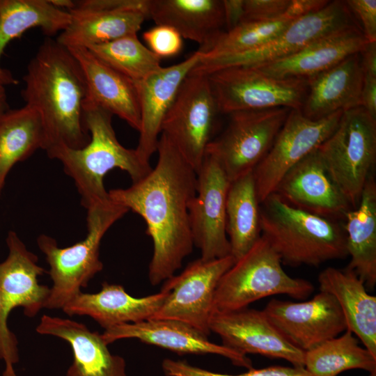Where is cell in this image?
<instances>
[{"instance_id":"cell-12","label":"cell","mask_w":376,"mask_h":376,"mask_svg":"<svg viewBox=\"0 0 376 376\" xmlns=\"http://www.w3.org/2000/svg\"><path fill=\"white\" fill-rule=\"evenodd\" d=\"M217 102L207 75L189 74L162 125L165 134L197 173L211 142Z\"/></svg>"},{"instance_id":"cell-33","label":"cell","mask_w":376,"mask_h":376,"mask_svg":"<svg viewBox=\"0 0 376 376\" xmlns=\"http://www.w3.org/2000/svg\"><path fill=\"white\" fill-rule=\"evenodd\" d=\"M304 368L311 376H337L351 369L372 373L376 370V357L346 330L306 351Z\"/></svg>"},{"instance_id":"cell-16","label":"cell","mask_w":376,"mask_h":376,"mask_svg":"<svg viewBox=\"0 0 376 376\" xmlns=\"http://www.w3.org/2000/svg\"><path fill=\"white\" fill-rule=\"evenodd\" d=\"M70 22L56 39L66 47H83L137 34L148 17V0L75 1Z\"/></svg>"},{"instance_id":"cell-32","label":"cell","mask_w":376,"mask_h":376,"mask_svg":"<svg viewBox=\"0 0 376 376\" xmlns=\"http://www.w3.org/2000/svg\"><path fill=\"white\" fill-rule=\"evenodd\" d=\"M44 148L43 125L35 109L25 104L3 114L0 118V196L13 167Z\"/></svg>"},{"instance_id":"cell-39","label":"cell","mask_w":376,"mask_h":376,"mask_svg":"<svg viewBox=\"0 0 376 376\" xmlns=\"http://www.w3.org/2000/svg\"><path fill=\"white\" fill-rule=\"evenodd\" d=\"M347 6L369 42H376V1L347 0Z\"/></svg>"},{"instance_id":"cell-4","label":"cell","mask_w":376,"mask_h":376,"mask_svg":"<svg viewBox=\"0 0 376 376\" xmlns=\"http://www.w3.org/2000/svg\"><path fill=\"white\" fill-rule=\"evenodd\" d=\"M260 206L262 236L282 263L318 266L348 256L343 225L295 207L273 193Z\"/></svg>"},{"instance_id":"cell-35","label":"cell","mask_w":376,"mask_h":376,"mask_svg":"<svg viewBox=\"0 0 376 376\" xmlns=\"http://www.w3.org/2000/svg\"><path fill=\"white\" fill-rule=\"evenodd\" d=\"M294 19L285 13L270 21L242 22L223 33L209 52H201L202 56L214 58L256 49L275 38Z\"/></svg>"},{"instance_id":"cell-46","label":"cell","mask_w":376,"mask_h":376,"mask_svg":"<svg viewBox=\"0 0 376 376\" xmlns=\"http://www.w3.org/2000/svg\"><path fill=\"white\" fill-rule=\"evenodd\" d=\"M369 376H376V370L373 371L372 373H370Z\"/></svg>"},{"instance_id":"cell-17","label":"cell","mask_w":376,"mask_h":376,"mask_svg":"<svg viewBox=\"0 0 376 376\" xmlns=\"http://www.w3.org/2000/svg\"><path fill=\"white\" fill-rule=\"evenodd\" d=\"M263 311L291 344L304 352L347 330L338 302L323 291L301 302L273 299Z\"/></svg>"},{"instance_id":"cell-45","label":"cell","mask_w":376,"mask_h":376,"mask_svg":"<svg viewBox=\"0 0 376 376\" xmlns=\"http://www.w3.org/2000/svg\"><path fill=\"white\" fill-rule=\"evenodd\" d=\"M9 109L5 86L0 85V118Z\"/></svg>"},{"instance_id":"cell-22","label":"cell","mask_w":376,"mask_h":376,"mask_svg":"<svg viewBox=\"0 0 376 376\" xmlns=\"http://www.w3.org/2000/svg\"><path fill=\"white\" fill-rule=\"evenodd\" d=\"M68 49L83 70L87 87L86 102L117 116L139 132L141 112L135 81L107 65L86 47Z\"/></svg>"},{"instance_id":"cell-8","label":"cell","mask_w":376,"mask_h":376,"mask_svg":"<svg viewBox=\"0 0 376 376\" xmlns=\"http://www.w3.org/2000/svg\"><path fill=\"white\" fill-rule=\"evenodd\" d=\"M6 242L8 253L0 263V359L5 363L3 376H17V340L8 327V316L20 306L27 317H34L45 307L50 288L39 283L38 278L45 271L17 234L9 231Z\"/></svg>"},{"instance_id":"cell-19","label":"cell","mask_w":376,"mask_h":376,"mask_svg":"<svg viewBox=\"0 0 376 376\" xmlns=\"http://www.w3.org/2000/svg\"><path fill=\"white\" fill-rule=\"evenodd\" d=\"M289 205L334 220L353 207L329 175L318 148L290 169L274 192Z\"/></svg>"},{"instance_id":"cell-15","label":"cell","mask_w":376,"mask_h":376,"mask_svg":"<svg viewBox=\"0 0 376 376\" xmlns=\"http://www.w3.org/2000/svg\"><path fill=\"white\" fill-rule=\"evenodd\" d=\"M196 176V194L188 207L194 245L203 260L229 256L226 204L230 182L217 158L207 152Z\"/></svg>"},{"instance_id":"cell-34","label":"cell","mask_w":376,"mask_h":376,"mask_svg":"<svg viewBox=\"0 0 376 376\" xmlns=\"http://www.w3.org/2000/svg\"><path fill=\"white\" fill-rule=\"evenodd\" d=\"M86 48L134 81H141L162 68L161 58L140 41L137 34Z\"/></svg>"},{"instance_id":"cell-28","label":"cell","mask_w":376,"mask_h":376,"mask_svg":"<svg viewBox=\"0 0 376 376\" xmlns=\"http://www.w3.org/2000/svg\"><path fill=\"white\" fill-rule=\"evenodd\" d=\"M318 283L320 291L329 293L338 302L347 330L376 357V297L368 293L362 280L347 267L324 269Z\"/></svg>"},{"instance_id":"cell-44","label":"cell","mask_w":376,"mask_h":376,"mask_svg":"<svg viewBox=\"0 0 376 376\" xmlns=\"http://www.w3.org/2000/svg\"><path fill=\"white\" fill-rule=\"evenodd\" d=\"M49 3L62 10L69 11L75 6V1L72 0H49Z\"/></svg>"},{"instance_id":"cell-1","label":"cell","mask_w":376,"mask_h":376,"mask_svg":"<svg viewBox=\"0 0 376 376\" xmlns=\"http://www.w3.org/2000/svg\"><path fill=\"white\" fill-rule=\"evenodd\" d=\"M157 162L143 178L108 191L114 203L141 216L153 244L148 279L157 285L175 275L193 250L189 204L196 191V173L168 136L161 133Z\"/></svg>"},{"instance_id":"cell-3","label":"cell","mask_w":376,"mask_h":376,"mask_svg":"<svg viewBox=\"0 0 376 376\" xmlns=\"http://www.w3.org/2000/svg\"><path fill=\"white\" fill-rule=\"evenodd\" d=\"M84 123L89 142L81 148L65 146L46 151L51 159L58 160L70 177L86 209L109 198L104 178L114 169L128 173L132 182L146 176L152 170L150 162L141 159L136 149L127 148L118 140L112 126L113 115L105 109L85 102Z\"/></svg>"},{"instance_id":"cell-7","label":"cell","mask_w":376,"mask_h":376,"mask_svg":"<svg viewBox=\"0 0 376 376\" xmlns=\"http://www.w3.org/2000/svg\"><path fill=\"white\" fill-rule=\"evenodd\" d=\"M318 150L329 175L353 208L359 204L376 159V119L361 106L343 111Z\"/></svg>"},{"instance_id":"cell-42","label":"cell","mask_w":376,"mask_h":376,"mask_svg":"<svg viewBox=\"0 0 376 376\" xmlns=\"http://www.w3.org/2000/svg\"><path fill=\"white\" fill-rule=\"evenodd\" d=\"M361 106L376 119V77L364 76Z\"/></svg>"},{"instance_id":"cell-24","label":"cell","mask_w":376,"mask_h":376,"mask_svg":"<svg viewBox=\"0 0 376 376\" xmlns=\"http://www.w3.org/2000/svg\"><path fill=\"white\" fill-rule=\"evenodd\" d=\"M168 292L136 298L131 296L118 284L104 282L97 293L81 291L63 308L68 315H87L104 329L114 326L137 323L151 319L163 304Z\"/></svg>"},{"instance_id":"cell-43","label":"cell","mask_w":376,"mask_h":376,"mask_svg":"<svg viewBox=\"0 0 376 376\" xmlns=\"http://www.w3.org/2000/svg\"><path fill=\"white\" fill-rule=\"evenodd\" d=\"M359 54L363 75L376 77V42H368Z\"/></svg>"},{"instance_id":"cell-21","label":"cell","mask_w":376,"mask_h":376,"mask_svg":"<svg viewBox=\"0 0 376 376\" xmlns=\"http://www.w3.org/2000/svg\"><path fill=\"white\" fill-rule=\"evenodd\" d=\"M201 58L197 51L183 61L162 68L146 79L135 81L139 97L141 127L135 148L143 160L150 162L157 152L163 120L187 76Z\"/></svg>"},{"instance_id":"cell-30","label":"cell","mask_w":376,"mask_h":376,"mask_svg":"<svg viewBox=\"0 0 376 376\" xmlns=\"http://www.w3.org/2000/svg\"><path fill=\"white\" fill-rule=\"evenodd\" d=\"M343 224L350 261L354 271L365 285L376 284V182L371 175L357 206L345 215Z\"/></svg>"},{"instance_id":"cell-10","label":"cell","mask_w":376,"mask_h":376,"mask_svg":"<svg viewBox=\"0 0 376 376\" xmlns=\"http://www.w3.org/2000/svg\"><path fill=\"white\" fill-rule=\"evenodd\" d=\"M219 113L276 107L301 109L308 90L306 78L279 79L254 67H231L207 75Z\"/></svg>"},{"instance_id":"cell-9","label":"cell","mask_w":376,"mask_h":376,"mask_svg":"<svg viewBox=\"0 0 376 376\" xmlns=\"http://www.w3.org/2000/svg\"><path fill=\"white\" fill-rule=\"evenodd\" d=\"M354 26H359L345 1H331L322 9L294 19L275 38L256 49L214 58H204L201 54L190 74L207 75L227 68L252 67L274 62L322 37Z\"/></svg>"},{"instance_id":"cell-25","label":"cell","mask_w":376,"mask_h":376,"mask_svg":"<svg viewBox=\"0 0 376 376\" xmlns=\"http://www.w3.org/2000/svg\"><path fill=\"white\" fill-rule=\"evenodd\" d=\"M148 17L156 25L175 29L182 38L200 45L207 53L225 31L223 1L148 0Z\"/></svg>"},{"instance_id":"cell-13","label":"cell","mask_w":376,"mask_h":376,"mask_svg":"<svg viewBox=\"0 0 376 376\" xmlns=\"http://www.w3.org/2000/svg\"><path fill=\"white\" fill-rule=\"evenodd\" d=\"M343 112L312 120L301 109L290 110L269 150L253 171L260 203L274 192L290 169L332 134Z\"/></svg>"},{"instance_id":"cell-38","label":"cell","mask_w":376,"mask_h":376,"mask_svg":"<svg viewBox=\"0 0 376 376\" xmlns=\"http://www.w3.org/2000/svg\"><path fill=\"white\" fill-rule=\"evenodd\" d=\"M291 0H244L242 22L270 21L283 16Z\"/></svg>"},{"instance_id":"cell-31","label":"cell","mask_w":376,"mask_h":376,"mask_svg":"<svg viewBox=\"0 0 376 376\" xmlns=\"http://www.w3.org/2000/svg\"><path fill=\"white\" fill-rule=\"evenodd\" d=\"M260 205L253 171L230 182L226 204V234L235 262L261 236Z\"/></svg>"},{"instance_id":"cell-36","label":"cell","mask_w":376,"mask_h":376,"mask_svg":"<svg viewBox=\"0 0 376 376\" xmlns=\"http://www.w3.org/2000/svg\"><path fill=\"white\" fill-rule=\"evenodd\" d=\"M162 366L166 376H311L304 367L295 366L251 368L237 375L215 373L191 365L185 361L171 359H164Z\"/></svg>"},{"instance_id":"cell-14","label":"cell","mask_w":376,"mask_h":376,"mask_svg":"<svg viewBox=\"0 0 376 376\" xmlns=\"http://www.w3.org/2000/svg\"><path fill=\"white\" fill-rule=\"evenodd\" d=\"M234 263L230 255L189 263L180 274L164 281L162 290L167 296L151 319L180 321L208 336L217 287Z\"/></svg>"},{"instance_id":"cell-2","label":"cell","mask_w":376,"mask_h":376,"mask_svg":"<svg viewBox=\"0 0 376 376\" xmlns=\"http://www.w3.org/2000/svg\"><path fill=\"white\" fill-rule=\"evenodd\" d=\"M21 94L40 115L45 148H81L90 141L84 123L87 87L81 67L68 47L46 37L31 58Z\"/></svg>"},{"instance_id":"cell-41","label":"cell","mask_w":376,"mask_h":376,"mask_svg":"<svg viewBox=\"0 0 376 376\" xmlns=\"http://www.w3.org/2000/svg\"><path fill=\"white\" fill-rule=\"evenodd\" d=\"M329 2L326 0H291L286 14L297 19L322 9Z\"/></svg>"},{"instance_id":"cell-40","label":"cell","mask_w":376,"mask_h":376,"mask_svg":"<svg viewBox=\"0 0 376 376\" xmlns=\"http://www.w3.org/2000/svg\"><path fill=\"white\" fill-rule=\"evenodd\" d=\"M226 31L242 23L244 17V0H223Z\"/></svg>"},{"instance_id":"cell-6","label":"cell","mask_w":376,"mask_h":376,"mask_svg":"<svg viewBox=\"0 0 376 376\" xmlns=\"http://www.w3.org/2000/svg\"><path fill=\"white\" fill-rule=\"evenodd\" d=\"M281 264L278 253L261 235L221 278L214 294L213 312L242 309L276 295L303 299L313 292L311 282L290 276Z\"/></svg>"},{"instance_id":"cell-5","label":"cell","mask_w":376,"mask_h":376,"mask_svg":"<svg viewBox=\"0 0 376 376\" xmlns=\"http://www.w3.org/2000/svg\"><path fill=\"white\" fill-rule=\"evenodd\" d=\"M86 210L87 235L81 241L61 248L49 235L42 234L37 238L38 246L49 265L48 274L53 283L45 308H62L102 271L101 241L112 225L129 211L110 198Z\"/></svg>"},{"instance_id":"cell-18","label":"cell","mask_w":376,"mask_h":376,"mask_svg":"<svg viewBox=\"0 0 376 376\" xmlns=\"http://www.w3.org/2000/svg\"><path fill=\"white\" fill-rule=\"evenodd\" d=\"M209 327L211 332L219 336L222 345L238 352L283 359L292 366L304 367L305 352L291 344L263 310L244 308L214 311Z\"/></svg>"},{"instance_id":"cell-23","label":"cell","mask_w":376,"mask_h":376,"mask_svg":"<svg viewBox=\"0 0 376 376\" xmlns=\"http://www.w3.org/2000/svg\"><path fill=\"white\" fill-rule=\"evenodd\" d=\"M36 331L67 341L73 362L65 376H127L125 359L110 352L101 334L68 318L43 315Z\"/></svg>"},{"instance_id":"cell-20","label":"cell","mask_w":376,"mask_h":376,"mask_svg":"<svg viewBox=\"0 0 376 376\" xmlns=\"http://www.w3.org/2000/svg\"><path fill=\"white\" fill-rule=\"evenodd\" d=\"M101 336L107 345L120 339L135 338L179 354H217L229 359L237 366L253 368L246 355L212 343L201 331L178 320L149 319L123 324L104 329Z\"/></svg>"},{"instance_id":"cell-11","label":"cell","mask_w":376,"mask_h":376,"mask_svg":"<svg viewBox=\"0 0 376 376\" xmlns=\"http://www.w3.org/2000/svg\"><path fill=\"white\" fill-rule=\"evenodd\" d=\"M290 110L276 107L231 113L226 129L211 141L206 152L217 158L231 182L252 172L265 157Z\"/></svg>"},{"instance_id":"cell-29","label":"cell","mask_w":376,"mask_h":376,"mask_svg":"<svg viewBox=\"0 0 376 376\" xmlns=\"http://www.w3.org/2000/svg\"><path fill=\"white\" fill-rule=\"evenodd\" d=\"M70 22L69 12L52 6L49 0H0V85H17L19 81L1 66L7 45L33 28L47 38L64 31Z\"/></svg>"},{"instance_id":"cell-37","label":"cell","mask_w":376,"mask_h":376,"mask_svg":"<svg viewBox=\"0 0 376 376\" xmlns=\"http://www.w3.org/2000/svg\"><path fill=\"white\" fill-rule=\"evenodd\" d=\"M149 49L160 58L177 55L183 46L182 38L173 28L156 25L143 33Z\"/></svg>"},{"instance_id":"cell-27","label":"cell","mask_w":376,"mask_h":376,"mask_svg":"<svg viewBox=\"0 0 376 376\" xmlns=\"http://www.w3.org/2000/svg\"><path fill=\"white\" fill-rule=\"evenodd\" d=\"M363 72L359 52L306 78L308 90L301 109L312 120L361 106Z\"/></svg>"},{"instance_id":"cell-26","label":"cell","mask_w":376,"mask_h":376,"mask_svg":"<svg viewBox=\"0 0 376 376\" xmlns=\"http://www.w3.org/2000/svg\"><path fill=\"white\" fill-rule=\"evenodd\" d=\"M367 42L359 26H351L322 37L284 58L252 67L275 78H308L360 52Z\"/></svg>"}]
</instances>
